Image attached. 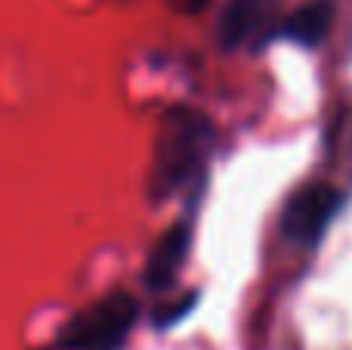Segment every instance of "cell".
<instances>
[{
    "instance_id": "cell-1",
    "label": "cell",
    "mask_w": 352,
    "mask_h": 350,
    "mask_svg": "<svg viewBox=\"0 0 352 350\" xmlns=\"http://www.w3.org/2000/svg\"><path fill=\"white\" fill-rule=\"evenodd\" d=\"M213 146V127L192 109H173L161 121L152 165V196L167 198L204 171Z\"/></svg>"
},
{
    "instance_id": "cell-2",
    "label": "cell",
    "mask_w": 352,
    "mask_h": 350,
    "mask_svg": "<svg viewBox=\"0 0 352 350\" xmlns=\"http://www.w3.org/2000/svg\"><path fill=\"white\" fill-rule=\"evenodd\" d=\"M136 301L124 291L102 298L68 320L59 335L62 350H115L136 322Z\"/></svg>"
},
{
    "instance_id": "cell-3",
    "label": "cell",
    "mask_w": 352,
    "mask_h": 350,
    "mask_svg": "<svg viewBox=\"0 0 352 350\" xmlns=\"http://www.w3.org/2000/svg\"><path fill=\"white\" fill-rule=\"evenodd\" d=\"M343 205V196L328 183H309L303 189H297L285 205L281 214V233L287 242L300 248H312L322 242V236L328 233L331 220L337 217Z\"/></svg>"
},
{
    "instance_id": "cell-4",
    "label": "cell",
    "mask_w": 352,
    "mask_h": 350,
    "mask_svg": "<svg viewBox=\"0 0 352 350\" xmlns=\"http://www.w3.org/2000/svg\"><path fill=\"white\" fill-rule=\"evenodd\" d=\"M281 0H229L219 16V47L241 50L256 43L269 31Z\"/></svg>"
},
{
    "instance_id": "cell-5",
    "label": "cell",
    "mask_w": 352,
    "mask_h": 350,
    "mask_svg": "<svg viewBox=\"0 0 352 350\" xmlns=\"http://www.w3.org/2000/svg\"><path fill=\"white\" fill-rule=\"evenodd\" d=\"M188 245H192V229H188V223H176L170 233L161 236L152 258H148V267H146V282L152 285V289H167V285L173 282L179 267L186 264V258H188Z\"/></svg>"
},
{
    "instance_id": "cell-6",
    "label": "cell",
    "mask_w": 352,
    "mask_h": 350,
    "mask_svg": "<svg viewBox=\"0 0 352 350\" xmlns=\"http://www.w3.org/2000/svg\"><path fill=\"white\" fill-rule=\"evenodd\" d=\"M331 19H334V3H331V0H312V3L300 6V10L281 25V34L291 37L294 43L316 47V43L328 34Z\"/></svg>"
},
{
    "instance_id": "cell-7",
    "label": "cell",
    "mask_w": 352,
    "mask_h": 350,
    "mask_svg": "<svg viewBox=\"0 0 352 350\" xmlns=\"http://www.w3.org/2000/svg\"><path fill=\"white\" fill-rule=\"evenodd\" d=\"M167 3H170L173 10L188 12V16H192V12H201V10H204V6L210 3V0H167Z\"/></svg>"
}]
</instances>
